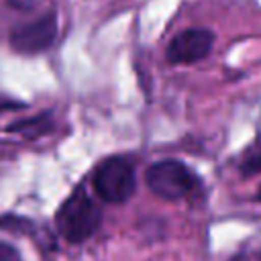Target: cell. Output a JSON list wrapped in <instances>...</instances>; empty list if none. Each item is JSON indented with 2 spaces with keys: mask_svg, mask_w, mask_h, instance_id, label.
Listing matches in <instances>:
<instances>
[{
  "mask_svg": "<svg viewBox=\"0 0 261 261\" xmlns=\"http://www.w3.org/2000/svg\"><path fill=\"white\" fill-rule=\"evenodd\" d=\"M214 45V33L208 29H186L177 33L165 51L169 63H196L210 55Z\"/></svg>",
  "mask_w": 261,
  "mask_h": 261,
  "instance_id": "cell-5",
  "label": "cell"
},
{
  "mask_svg": "<svg viewBox=\"0 0 261 261\" xmlns=\"http://www.w3.org/2000/svg\"><path fill=\"white\" fill-rule=\"evenodd\" d=\"M102 222V210L84 188L73 190L55 214V226L67 243L88 241Z\"/></svg>",
  "mask_w": 261,
  "mask_h": 261,
  "instance_id": "cell-1",
  "label": "cell"
},
{
  "mask_svg": "<svg viewBox=\"0 0 261 261\" xmlns=\"http://www.w3.org/2000/svg\"><path fill=\"white\" fill-rule=\"evenodd\" d=\"M57 39V16L43 14L31 22L16 27L10 33V47L24 55H35L49 49Z\"/></svg>",
  "mask_w": 261,
  "mask_h": 261,
  "instance_id": "cell-4",
  "label": "cell"
},
{
  "mask_svg": "<svg viewBox=\"0 0 261 261\" xmlns=\"http://www.w3.org/2000/svg\"><path fill=\"white\" fill-rule=\"evenodd\" d=\"M92 184L100 200L108 204H122L135 192V167L126 157H108L96 167Z\"/></svg>",
  "mask_w": 261,
  "mask_h": 261,
  "instance_id": "cell-2",
  "label": "cell"
},
{
  "mask_svg": "<svg viewBox=\"0 0 261 261\" xmlns=\"http://www.w3.org/2000/svg\"><path fill=\"white\" fill-rule=\"evenodd\" d=\"M51 128H53V122H51L49 112H43V114L33 116V118H22V120L8 126L10 133H20V135H27V137H39L43 133H49Z\"/></svg>",
  "mask_w": 261,
  "mask_h": 261,
  "instance_id": "cell-6",
  "label": "cell"
},
{
  "mask_svg": "<svg viewBox=\"0 0 261 261\" xmlns=\"http://www.w3.org/2000/svg\"><path fill=\"white\" fill-rule=\"evenodd\" d=\"M239 169H241V173H243L245 177H251V175L261 173V141L253 143V145L245 151Z\"/></svg>",
  "mask_w": 261,
  "mask_h": 261,
  "instance_id": "cell-7",
  "label": "cell"
},
{
  "mask_svg": "<svg viewBox=\"0 0 261 261\" xmlns=\"http://www.w3.org/2000/svg\"><path fill=\"white\" fill-rule=\"evenodd\" d=\"M257 198H259V200H261V190H259V196H257Z\"/></svg>",
  "mask_w": 261,
  "mask_h": 261,
  "instance_id": "cell-9",
  "label": "cell"
},
{
  "mask_svg": "<svg viewBox=\"0 0 261 261\" xmlns=\"http://www.w3.org/2000/svg\"><path fill=\"white\" fill-rule=\"evenodd\" d=\"M0 261H22L18 249L8 241H0Z\"/></svg>",
  "mask_w": 261,
  "mask_h": 261,
  "instance_id": "cell-8",
  "label": "cell"
},
{
  "mask_svg": "<svg viewBox=\"0 0 261 261\" xmlns=\"http://www.w3.org/2000/svg\"><path fill=\"white\" fill-rule=\"evenodd\" d=\"M145 179L149 190L163 200H179L196 186V175L192 169L177 159L155 161L147 169Z\"/></svg>",
  "mask_w": 261,
  "mask_h": 261,
  "instance_id": "cell-3",
  "label": "cell"
}]
</instances>
